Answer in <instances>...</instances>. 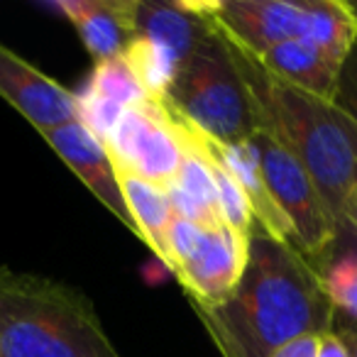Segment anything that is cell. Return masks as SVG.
Here are the masks:
<instances>
[{"mask_svg": "<svg viewBox=\"0 0 357 357\" xmlns=\"http://www.w3.org/2000/svg\"><path fill=\"white\" fill-rule=\"evenodd\" d=\"M333 103L357 123V37L352 40L345 59L337 71L335 89H333Z\"/></svg>", "mask_w": 357, "mask_h": 357, "instance_id": "20", "label": "cell"}, {"mask_svg": "<svg viewBox=\"0 0 357 357\" xmlns=\"http://www.w3.org/2000/svg\"><path fill=\"white\" fill-rule=\"evenodd\" d=\"M0 98H6L37 130L61 128L76 120V100L69 89L0 45Z\"/></svg>", "mask_w": 357, "mask_h": 357, "instance_id": "9", "label": "cell"}, {"mask_svg": "<svg viewBox=\"0 0 357 357\" xmlns=\"http://www.w3.org/2000/svg\"><path fill=\"white\" fill-rule=\"evenodd\" d=\"M228 45L248 86L257 132L274 139L306 169L342 230V211L357 191V123L331 98L279 79L252 54L230 40Z\"/></svg>", "mask_w": 357, "mask_h": 357, "instance_id": "2", "label": "cell"}, {"mask_svg": "<svg viewBox=\"0 0 357 357\" xmlns=\"http://www.w3.org/2000/svg\"><path fill=\"white\" fill-rule=\"evenodd\" d=\"M206 142H208L211 152L218 157V162L233 174V178L243 186L245 196H248V204L252 208L255 215V228L262 230L264 235L279 240V243H287L294 248V230L289 225L287 215L282 213L277 204H274L272 194H269L267 184H264L262 172H259V159L257 149H255L252 139L243 144H220L213 137L204 135ZM296 250V248H294Z\"/></svg>", "mask_w": 357, "mask_h": 357, "instance_id": "13", "label": "cell"}, {"mask_svg": "<svg viewBox=\"0 0 357 357\" xmlns=\"http://www.w3.org/2000/svg\"><path fill=\"white\" fill-rule=\"evenodd\" d=\"M342 225H350L352 230H357V191L347 199L345 211H342Z\"/></svg>", "mask_w": 357, "mask_h": 357, "instance_id": "24", "label": "cell"}, {"mask_svg": "<svg viewBox=\"0 0 357 357\" xmlns=\"http://www.w3.org/2000/svg\"><path fill=\"white\" fill-rule=\"evenodd\" d=\"M0 357H120V352L86 294L0 267Z\"/></svg>", "mask_w": 357, "mask_h": 357, "instance_id": "3", "label": "cell"}, {"mask_svg": "<svg viewBox=\"0 0 357 357\" xmlns=\"http://www.w3.org/2000/svg\"><path fill=\"white\" fill-rule=\"evenodd\" d=\"M318 357H350V355H347V350L342 347V342L337 340L333 333H323L321 347H318Z\"/></svg>", "mask_w": 357, "mask_h": 357, "instance_id": "23", "label": "cell"}, {"mask_svg": "<svg viewBox=\"0 0 357 357\" xmlns=\"http://www.w3.org/2000/svg\"><path fill=\"white\" fill-rule=\"evenodd\" d=\"M123 59L152 100H164L181 66V59L172 50L144 37H132L128 42Z\"/></svg>", "mask_w": 357, "mask_h": 357, "instance_id": "18", "label": "cell"}, {"mask_svg": "<svg viewBox=\"0 0 357 357\" xmlns=\"http://www.w3.org/2000/svg\"><path fill=\"white\" fill-rule=\"evenodd\" d=\"M54 8L74 25L96 64L123 56L132 37L128 0H61Z\"/></svg>", "mask_w": 357, "mask_h": 357, "instance_id": "14", "label": "cell"}, {"mask_svg": "<svg viewBox=\"0 0 357 357\" xmlns=\"http://www.w3.org/2000/svg\"><path fill=\"white\" fill-rule=\"evenodd\" d=\"M196 139H199V147L204 149V157L208 162L211 169V176H213V186H215V196H218V211H220V218H223L225 225H230L233 230L243 235H252L255 230V215L252 208L248 204V196H245L243 186L238 184L233 178V174L218 162L213 152H211L208 142H206L204 132L196 130Z\"/></svg>", "mask_w": 357, "mask_h": 357, "instance_id": "19", "label": "cell"}, {"mask_svg": "<svg viewBox=\"0 0 357 357\" xmlns=\"http://www.w3.org/2000/svg\"><path fill=\"white\" fill-rule=\"evenodd\" d=\"M255 59L279 79L289 81V84L298 86L303 91H311L321 98H333L340 61L333 59L313 40L282 42V45L272 47Z\"/></svg>", "mask_w": 357, "mask_h": 357, "instance_id": "15", "label": "cell"}, {"mask_svg": "<svg viewBox=\"0 0 357 357\" xmlns=\"http://www.w3.org/2000/svg\"><path fill=\"white\" fill-rule=\"evenodd\" d=\"M147 91L139 86L123 56L110 61H100L93 66L89 79L74 93L76 120L89 130L93 137L105 142L110 130L120 120V115L132 105L147 100Z\"/></svg>", "mask_w": 357, "mask_h": 357, "instance_id": "11", "label": "cell"}, {"mask_svg": "<svg viewBox=\"0 0 357 357\" xmlns=\"http://www.w3.org/2000/svg\"><path fill=\"white\" fill-rule=\"evenodd\" d=\"M118 178L123 186L125 204L142 233V243L162 259V264H167V233L169 225L174 223V211L167 189L142 181L137 176H128V174H118Z\"/></svg>", "mask_w": 357, "mask_h": 357, "instance_id": "16", "label": "cell"}, {"mask_svg": "<svg viewBox=\"0 0 357 357\" xmlns=\"http://www.w3.org/2000/svg\"><path fill=\"white\" fill-rule=\"evenodd\" d=\"M252 144L257 149L264 184L294 230V248L316 264L335 243L340 228L323 204L313 178L291 154L264 132H255Z\"/></svg>", "mask_w": 357, "mask_h": 357, "instance_id": "6", "label": "cell"}, {"mask_svg": "<svg viewBox=\"0 0 357 357\" xmlns=\"http://www.w3.org/2000/svg\"><path fill=\"white\" fill-rule=\"evenodd\" d=\"M318 347H321V335L318 333H308L296 340L287 342L284 347H279L272 357H318Z\"/></svg>", "mask_w": 357, "mask_h": 357, "instance_id": "22", "label": "cell"}, {"mask_svg": "<svg viewBox=\"0 0 357 357\" xmlns=\"http://www.w3.org/2000/svg\"><path fill=\"white\" fill-rule=\"evenodd\" d=\"M313 267L333 308L357 318V230L342 225L335 243Z\"/></svg>", "mask_w": 357, "mask_h": 357, "instance_id": "17", "label": "cell"}, {"mask_svg": "<svg viewBox=\"0 0 357 357\" xmlns=\"http://www.w3.org/2000/svg\"><path fill=\"white\" fill-rule=\"evenodd\" d=\"M128 25L132 37L164 45L181 59V64L213 32V20L206 13V3L128 0Z\"/></svg>", "mask_w": 357, "mask_h": 357, "instance_id": "12", "label": "cell"}, {"mask_svg": "<svg viewBox=\"0 0 357 357\" xmlns=\"http://www.w3.org/2000/svg\"><path fill=\"white\" fill-rule=\"evenodd\" d=\"M42 137L54 147V152L66 162V167L76 174L91 189V194L130 230L137 240H142L137 223L132 220L128 204H125L123 186H120L118 172H115L113 162H110L105 144L98 137L89 132L79 120L66 123L61 128L47 130Z\"/></svg>", "mask_w": 357, "mask_h": 357, "instance_id": "10", "label": "cell"}, {"mask_svg": "<svg viewBox=\"0 0 357 357\" xmlns=\"http://www.w3.org/2000/svg\"><path fill=\"white\" fill-rule=\"evenodd\" d=\"M103 144L115 172L137 176L162 189L176 178L186 154L174 115L164 103L152 98L125 110Z\"/></svg>", "mask_w": 357, "mask_h": 357, "instance_id": "7", "label": "cell"}, {"mask_svg": "<svg viewBox=\"0 0 357 357\" xmlns=\"http://www.w3.org/2000/svg\"><path fill=\"white\" fill-rule=\"evenodd\" d=\"M345 3H347V8H350L352 17H355V22H357V0H345Z\"/></svg>", "mask_w": 357, "mask_h": 357, "instance_id": "25", "label": "cell"}, {"mask_svg": "<svg viewBox=\"0 0 357 357\" xmlns=\"http://www.w3.org/2000/svg\"><path fill=\"white\" fill-rule=\"evenodd\" d=\"M159 103L220 144H243L257 132L248 86L215 22L213 32L178 66L172 89Z\"/></svg>", "mask_w": 357, "mask_h": 357, "instance_id": "5", "label": "cell"}, {"mask_svg": "<svg viewBox=\"0 0 357 357\" xmlns=\"http://www.w3.org/2000/svg\"><path fill=\"white\" fill-rule=\"evenodd\" d=\"M206 13L233 45L252 56L289 40H313L342 64L357 22L345 0H215Z\"/></svg>", "mask_w": 357, "mask_h": 357, "instance_id": "4", "label": "cell"}, {"mask_svg": "<svg viewBox=\"0 0 357 357\" xmlns=\"http://www.w3.org/2000/svg\"><path fill=\"white\" fill-rule=\"evenodd\" d=\"M250 235L230 225H208L201 230L194 250L174 267V277L181 284L191 303L220 306L233 296L248 264Z\"/></svg>", "mask_w": 357, "mask_h": 357, "instance_id": "8", "label": "cell"}, {"mask_svg": "<svg viewBox=\"0 0 357 357\" xmlns=\"http://www.w3.org/2000/svg\"><path fill=\"white\" fill-rule=\"evenodd\" d=\"M337 340L342 342V347L347 350L350 357H357V318L347 316L342 311L333 308V318H331V331Z\"/></svg>", "mask_w": 357, "mask_h": 357, "instance_id": "21", "label": "cell"}, {"mask_svg": "<svg viewBox=\"0 0 357 357\" xmlns=\"http://www.w3.org/2000/svg\"><path fill=\"white\" fill-rule=\"evenodd\" d=\"M194 311L223 357H272L296 337L331 331L333 303L301 252L255 228L233 296Z\"/></svg>", "mask_w": 357, "mask_h": 357, "instance_id": "1", "label": "cell"}]
</instances>
